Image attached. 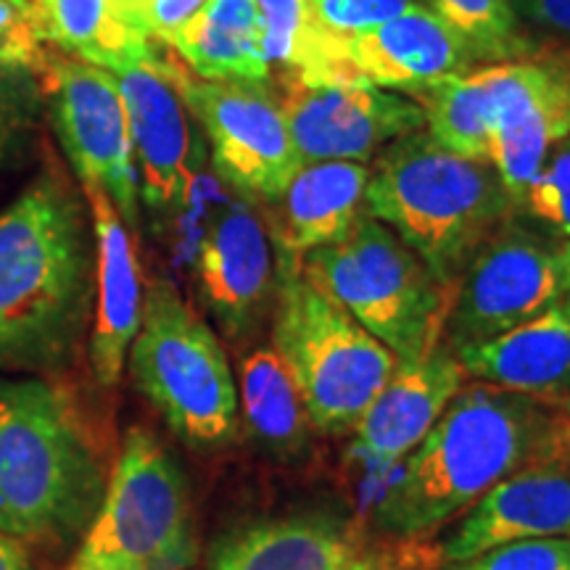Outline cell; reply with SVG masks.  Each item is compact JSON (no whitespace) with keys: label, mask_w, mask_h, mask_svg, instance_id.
I'll use <instances>...</instances> for the list:
<instances>
[{"label":"cell","mask_w":570,"mask_h":570,"mask_svg":"<svg viewBox=\"0 0 570 570\" xmlns=\"http://www.w3.org/2000/svg\"><path fill=\"white\" fill-rule=\"evenodd\" d=\"M42 40L96 67L119 71L151 59L154 42L119 19L111 0H35Z\"/></svg>","instance_id":"d4e9b609"},{"label":"cell","mask_w":570,"mask_h":570,"mask_svg":"<svg viewBox=\"0 0 570 570\" xmlns=\"http://www.w3.org/2000/svg\"><path fill=\"white\" fill-rule=\"evenodd\" d=\"M562 415H566V417L570 420V396H568V402L562 404Z\"/></svg>","instance_id":"8d00e7d4"},{"label":"cell","mask_w":570,"mask_h":570,"mask_svg":"<svg viewBox=\"0 0 570 570\" xmlns=\"http://www.w3.org/2000/svg\"><path fill=\"white\" fill-rule=\"evenodd\" d=\"M423 104L428 135L446 151L465 159L489 161V98L487 71L473 69L468 75L449 77L431 90L415 96Z\"/></svg>","instance_id":"484cf974"},{"label":"cell","mask_w":570,"mask_h":570,"mask_svg":"<svg viewBox=\"0 0 570 570\" xmlns=\"http://www.w3.org/2000/svg\"><path fill=\"white\" fill-rule=\"evenodd\" d=\"M0 570H30V558L13 537L0 533Z\"/></svg>","instance_id":"e575fe53"},{"label":"cell","mask_w":570,"mask_h":570,"mask_svg":"<svg viewBox=\"0 0 570 570\" xmlns=\"http://www.w3.org/2000/svg\"><path fill=\"white\" fill-rule=\"evenodd\" d=\"M566 460H568V465H570V431H568V441H566Z\"/></svg>","instance_id":"74e56055"},{"label":"cell","mask_w":570,"mask_h":570,"mask_svg":"<svg viewBox=\"0 0 570 570\" xmlns=\"http://www.w3.org/2000/svg\"><path fill=\"white\" fill-rule=\"evenodd\" d=\"M373 539L327 512L285 515L235 529L212 544L209 570H348Z\"/></svg>","instance_id":"7402d4cb"},{"label":"cell","mask_w":570,"mask_h":570,"mask_svg":"<svg viewBox=\"0 0 570 570\" xmlns=\"http://www.w3.org/2000/svg\"><path fill=\"white\" fill-rule=\"evenodd\" d=\"M444 558L441 547L428 539L383 537L373 541L367 552L348 570H441Z\"/></svg>","instance_id":"836d02e7"},{"label":"cell","mask_w":570,"mask_h":570,"mask_svg":"<svg viewBox=\"0 0 570 570\" xmlns=\"http://www.w3.org/2000/svg\"><path fill=\"white\" fill-rule=\"evenodd\" d=\"M306 6L317 30L346 38L399 17L415 0H306Z\"/></svg>","instance_id":"4dcf8cb0"},{"label":"cell","mask_w":570,"mask_h":570,"mask_svg":"<svg viewBox=\"0 0 570 570\" xmlns=\"http://www.w3.org/2000/svg\"><path fill=\"white\" fill-rule=\"evenodd\" d=\"M568 431L562 410L468 381L389 481L373 512L375 531L428 539L515 470L566 458Z\"/></svg>","instance_id":"6da1fadb"},{"label":"cell","mask_w":570,"mask_h":570,"mask_svg":"<svg viewBox=\"0 0 570 570\" xmlns=\"http://www.w3.org/2000/svg\"><path fill=\"white\" fill-rule=\"evenodd\" d=\"M560 298H566V285L558 246L510 217L454 285L444 344L460 348L502 336Z\"/></svg>","instance_id":"8fae6325"},{"label":"cell","mask_w":570,"mask_h":570,"mask_svg":"<svg viewBox=\"0 0 570 570\" xmlns=\"http://www.w3.org/2000/svg\"><path fill=\"white\" fill-rule=\"evenodd\" d=\"M558 262H560L562 285H566V296L570 298V238L562 246H558Z\"/></svg>","instance_id":"d590c367"},{"label":"cell","mask_w":570,"mask_h":570,"mask_svg":"<svg viewBox=\"0 0 570 570\" xmlns=\"http://www.w3.org/2000/svg\"><path fill=\"white\" fill-rule=\"evenodd\" d=\"M106 487L101 454L71 399L40 377H0V533L71 544Z\"/></svg>","instance_id":"3957f363"},{"label":"cell","mask_w":570,"mask_h":570,"mask_svg":"<svg viewBox=\"0 0 570 570\" xmlns=\"http://www.w3.org/2000/svg\"><path fill=\"white\" fill-rule=\"evenodd\" d=\"M96 244V320L90 333V365L101 386H117L127 354L140 331L142 288L135 246L125 219L106 190L82 183Z\"/></svg>","instance_id":"d6986e66"},{"label":"cell","mask_w":570,"mask_h":570,"mask_svg":"<svg viewBox=\"0 0 570 570\" xmlns=\"http://www.w3.org/2000/svg\"><path fill=\"white\" fill-rule=\"evenodd\" d=\"M468 375L446 344L420 360H399L365 415L354 425V446L381 468H394L444 415Z\"/></svg>","instance_id":"e0dca14e"},{"label":"cell","mask_w":570,"mask_h":570,"mask_svg":"<svg viewBox=\"0 0 570 570\" xmlns=\"http://www.w3.org/2000/svg\"><path fill=\"white\" fill-rule=\"evenodd\" d=\"M90 233L59 177L35 180L0 212V370H56L90 304Z\"/></svg>","instance_id":"7a4b0ae2"},{"label":"cell","mask_w":570,"mask_h":570,"mask_svg":"<svg viewBox=\"0 0 570 570\" xmlns=\"http://www.w3.org/2000/svg\"><path fill=\"white\" fill-rule=\"evenodd\" d=\"M275 248L262 214L238 196L206 219L196 238V283L230 338L246 336L275 296Z\"/></svg>","instance_id":"9a60e30c"},{"label":"cell","mask_w":570,"mask_h":570,"mask_svg":"<svg viewBox=\"0 0 570 570\" xmlns=\"http://www.w3.org/2000/svg\"><path fill=\"white\" fill-rule=\"evenodd\" d=\"M198 558L188 479L146 428H132L69 570H190Z\"/></svg>","instance_id":"ba28073f"},{"label":"cell","mask_w":570,"mask_h":570,"mask_svg":"<svg viewBox=\"0 0 570 570\" xmlns=\"http://www.w3.org/2000/svg\"><path fill=\"white\" fill-rule=\"evenodd\" d=\"M441 570H570V537L515 541Z\"/></svg>","instance_id":"f546056e"},{"label":"cell","mask_w":570,"mask_h":570,"mask_svg":"<svg viewBox=\"0 0 570 570\" xmlns=\"http://www.w3.org/2000/svg\"><path fill=\"white\" fill-rule=\"evenodd\" d=\"M40 88L30 71L0 69V159L19 146L38 117Z\"/></svg>","instance_id":"1f68e13d"},{"label":"cell","mask_w":570,"mask_h":570,"mask_svg":"<svg viewBox=\"0 0 570 570\" xmlns=\"http://www.w3.org/2000/svg\"><path fill=\"white\" fill-rule=\"evenodd\" d=\"M428 9L460 35L475 61L529 59L510 0H428Z\"/></svg>","instance_id":"4316f807"},{"label":"cell","mask_w":570,"mask_h":570,"mask_svg":"<svg viewBox=\"0 0 570 570\" xmlns=\"http://www.w3.org/2000/svg\"><path fill=\"white\" fill-rule=\"evenodd\" d=\"M273 352L302 391L312 428L352 433L396 367V354L331 302L302 273V262L275 256Z\"/></svg>","instance_id":"5b68a950"},{"label":"cell","mask_w":570,"mask_h":570,"mask_svg":"<svg viewBox=\"0 0 570 570\" xmlns=\"http://www.w3.org/2000/svg\"><path fill=\"white\" fill-rule=\"evenodd\" d=\"M529 59L570 56V0H510Z\"/></svg>","instance_id":"f1b7e54d"},{"label":"cell","mask_w":570,"mask_h":570,"mask_svg":"<svg viewBox=\"0 0 570 570\" xmlns=\"http://www.w3.org/2000/svg\"><path fill=\"white\" fill-rule=\"evenodd\" d=\"M240 417L267 452L296 460L309 446L312 420L302 391L283 360L269 348H256L240 365Z\"/></svg>","instance_id":"cb8c5ba5"},{"label":"cell","mask_w":570,"mask_h":570,"mask_svg":"<svg viewBox=\"0 0 570 570\" xmlns=\"http://www.w3.org/2000/svg\"><path fill=\"white\" fill-rule=\"evenodd\" d=\"M367 175L360 161H304L281 194L262 204L275 256L302 262L344 238L365 214Z\"/></svg>","instance_id":"ffe728a7"},{"label":"cell","mask_w":570,"mask_h":570,"mask_svg":"<svg viewBox=\"0 0 570 570\" xmlns=\"http://www.w3.org/2000/svg\"><path fill=\"white\" fill-rule=\"evenodd\" d=\"M570 537V465L566 458L539 460L491 487L441 541L444 566L515 544Z\"/></svg>","instance_id":"2e32d148"},{"label":"cell","mask_w":570,"mask_h":570,"mask_svg":"<svg viewBox=\"0 0 570 570\" xmlns=\"http://www.w3.org/2000/svg\"><path fill=\"white\" fill-rule=\"evenodd\" d=\"M169 46L206 80L269 82L273 67L254 0H206Z\"/></svg>","instance_id":"603a6c76"},{"label":"cell","mask_w":570,"mask_h":570,"mask_svg":"<svg viewBox=\"0 0 570 570\" xmlns=\"http://www.w3.org/2000/svg\"><path fill=\"white\" fill-rule=\"evenodd\" d=\"M515 212L558 238H570V135L552 148Z\"/></svg>","instance_id":"83f0119b"},{"label":"cell","mask_w":570,"mask_h":570,"mask_svg":"<svg viewBox=\"0 0 570 570\" xmlns=\"http://www.w3.org/2000/svg\"><path fill=\"white\" fill-rule=\"evenodd\" d=\"M468 381L562 410L570 396V298L481 344L452 348Z\"/></svg>","instance_id":"44dd1931"},{"label":"cell","mask_w":570,"mask_h":570,"mask_svg":"<svg viewBox=\"0 0 570 570\" xmlns=\"http://www.w3.org/2000/svg\"><path fill=\"white\" fill-rule=\"evenodd\" d=\"M130 119L140 198L156 217H177L190 202L198 159L190 111L151 59L114 71Z\"/></svg>","instance_id":"5bb4252c"},{"label":"cell","mask_w":570,"mask_h":570,"mask_svg":"<svg viewBox=\"0 0 570 570\" xmlns=\"http://www.w3.org/2000/svg\"><path fill=\"white\" fill-rule=\"evenodd\" d=\"M281 106L302 161L365 164L399 138L423 130L415 101L367 82L360 75H277Z\"/></svg>","instance_id":"30bf717a"},{"label":"cell","mask_w":570,"mask_h":570,"mask_svg":"<svg viewBox=\"0 0 570 570\" xmlns=\"http://www.w3.org/2000/svg\"><path fill=\"white\" fill-rule=\"evenodd\" d=\"M489 161L518 206L541 164L570 135V67L558 59L489 63Z\"/></svg>","instance_id":"4fadbf2b"},{"label":"cell","mask_w":570,"mask_h":570,"mask_svg":"<svg viewBox=\"0 0 570 570\" xmlns=\"http://www.w3.org/2000/svg\"><path fill=\"white\" fill-rule=\"evenodd\" d=\"M156 63L204 127L219 177L252 204L281 194L304 161L269 82L206 80L177 53H156Z\"/></svg>","instance_id":"9c48e42d"},{"label":"cell","mask_w":570,"mask_h":570,"mask_svg":"<svg viewBox=\"0 0 570 570\" xmlns=\"http://www.w3.org/2000/svg\"><path fill=\"white\" fill-rule=\"evenodd\" d=\"M302 273L396 360H420L444 344L452 291L391 227L367 214L336 244L306 254Z\"/></svg>","instance_id":"8992f818"},{"label":"cell","mask_w":570,"mask_h":570,"mask_svg":"<svg viewBox=\"0 0 570 570\" xmlns=\"http://www.w3.org/2000/svg\"><path fill=\"white\" fill-rule=\"evenodd\" d=\"M341 48L367 82L412 98L449 77L468 75L475 61L460 35L423 3L370 30L346 35Z\"/></svg>","instance_id":"ac0fdd59"},{"label":"cell","mask_w":570,"mask_h":570,"mask_svg":"<svg viewBox=\"0 0 570 570\" xmlns=\"http://www.w3.org/2000/svg\"><path fill=\"white\" fill-rule=\"evenodd\" d=\"M365 214L391 227L454 294L473 256L515 206L491 161L446 151L417 130L375 156Z\"/></svg>","instance_id":"277c9868"},{"label":"cell","mask_w":570,"mask_h":570,"mask_svg":"<svg viewBox=\"0 0 570 570\" xmlns=\"http://www.w3.org/2000/svg\"><path fill=\"white\" fill-rule=\"evenodd\" d=\"M558 61H562V63H568V67H570V56H560V59Z\"/></svg>","instance_id":"f35d334b"},{"label":"cell","mask_w":570,"mask_h":570,"mask_svg":"<svg viewBox=\"0 0 570 570\" xmlns=\"http://www.w3.org/2000/svg\"><path fill=\"white\" fill-rule=\"evenodd\" d=\"M46 98L59 140L82 183L106 190L125 223H138V167L130 119L114 71L75 56H46Z\"/></svg>","instance_id":"7c38bea8"},{"label":"cell","mask_w":570,"mask_h":570,"mask_svg":"<svg viewBox=\"0 0 570 570\" xmlns=\"http://www.w3.org/2000/svg\"><path fill=\"white\" fill-rule=\"evenodd\" d=\"M127 360L135 386L183 441L198 449L233 441L240 402L230 362L169 281H154L142 296L140 331Z\"/></svg>","instance_id":"52a82bcc"},{"label":"cell","mask_w":570,"mask_h":570,"mask_svg":"<svg viewBox=\"0 0 570 570\" xmlns=\"http://www.w3.org/2000/svg\"><path fill=\"white\" fill-rule=\"evenodd\" d=\"M119 19L146 40L167 42L188 19L196 17L206 0H111Z\"/></svg>","instance_id":"d6a6232c"}]
</instances>
